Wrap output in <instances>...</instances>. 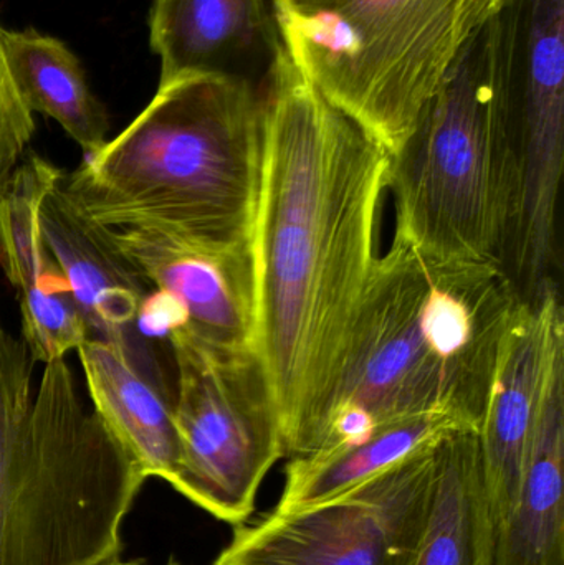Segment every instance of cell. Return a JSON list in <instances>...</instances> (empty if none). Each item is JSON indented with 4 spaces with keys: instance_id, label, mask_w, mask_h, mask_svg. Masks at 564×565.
I'll return each mask as SVG.
<instances>
[{
    "instance_id": "6da1fadb",
    "label": "cell",
    "mask_w": 564,
    "mask_h": 565,
    "mask_svg": "<svg viewBox=\"0 0 564 565\" xmlns=\"http://www.w3.org/2000/svg\"><path fill=\"white\" fill-rule=\"evenodd\" d=\"M255 352L285 457L313 447L377 260L391 156L278 45L262 76Z\"/></svg>"
},
{
    "instance_id": "7a4b0ae2",
    "label": "cell",
    "mask_w": 564,
    "mask_h": 565,
    "mask_svg": "<svg viewBox=\"0 0 564 565\" xmlns=\"http://www.w3.org/2000/svg\"><path fill=\"white\" fill-rule=\"evenodd\" d=\"M523 305L509 268L429 260L394 237L371 271L307 455L417 417H449L479 431Z\"/></svg>"
},
{
    "instance_id": "3957f363",
    "label": "cell",
    "mask_w": 564,
    "mask_h": 565,
    "mask_svg": "<svg viewBox=\"0 0 564 565\" xmlns=\"http://www.w3.org/2000/svg\"><path fill=\"white\" fill-rule=\"evenodd\" d=\"M262 151L254 79L181 76L158 85L116 138L63 174V185L113 231L156 232L204 250L252 247Z\"/></svg>"
},
{
    "instance_id": "277c9868",
    "label": "cell",
    "mask_w": 564,
    "mask_h": 565,
    "mask_svg": "<svg viewBox=\"0 0 564 565\" xmlns=\"http://www.w3.org/2000/svg\"><path fill=\"white\" fill-rule=\"evenodd\" d=\"M513 45L509 0L464 46L391 156L394 237L429 260L503 268L510 262L522 189Z\"/></svg>"
},
{
    "instance_id": "5b68a950",
    "label": "cell",
    "mask_w": 564,
    "mask_h": 565,
    "mask_svg": "<svg viewBox=\"0 0 564 565\" xmlns=\"http://www.w3.org/2000/svg\"><path fill=\"white\" fill-rule=\"evenodd\" d=\"M65 359L35 395L0 382V565H105L145 484Z\"/></svg>"
},
{
    "instance_id": "8992f818",
    "label": "cell",
    "mask_w": 564,
    "mask_h": 565,
    "mask_svg": "<svg viewBox=\"0 0 564 565\" xmlns=\"http://www.w3.org/2000/svg\"><path fill=\"white\" fill-rule=\"evenodd\" d=\"M301 75L394 156L473 35L509 0H270Z\"/></svg>"
},
{
    "instance_id": "52a82bcc",
    "label": "cell",
    "mask_w": 564,
    "mask_h": 565,
    "mask_svg": "<svg viewBox=\"0 0 564 565\" xmlns=\"http://www.w3.org/2000/svg\"><path fill=\"white\" fill-rule=\"evenodd\" d=\"M174 365L179 465L171 487L224 523L244 524L285 457L270 382L255 351L205 344L185 328L166 339Z\"/></svg>"
},
{
    "instance_id": "ba28073f",
    "label": "cell",
    "mask_w": 564,
    "mask_h": 565,
    "mask_svg": "<svg viewBox=\"0 0 564 565\" xmlns=\"http://www.w3.org/2000/svg\"><path fill=\"white\" fill-rule=\"evenodd\" d=\"M436 445L333 500L238 524L212 565H409L429 511Z\"/></svg>"
},
{
    "instance_id": "9c48e42d",
    "label": "cell",
    "mask_w": 564,
    "mask_h": 565,
    "mask_svg": "<svg viewBox=\"0 0 564 565\" xmlns=\"http://www.w3.org/2000/svg\"><path fill=\"white\" fill-rule=\"evenodd\" d=\"M513 93L519 125L520 214L512 265L540 282L556 262L564 161V0H513Z\"/></svg>"
},
{
    "instance_id": "30bf717a",
    "label": "cell",
    "mask_w": 564,
    "mask_h": 565,
    "mask_svg": "<svg viewBox=\"0 0 564 565\" xmlns=\"http://www.w3.org/2000/svg\"><path fill=\"white\" fill-rule=\"evenodd\" d=\"M63 174L40 204L43 244L68 281L89 339L116 345L132 367L174 401V382L155 344L139 332L138 315L149 282L113 238L111 228L93 222L63 185Z\"/></svg>"
},
{
    "instance_id": "8fae6325",
    "label": "cell",
    "mask_w": 564,
    "mask_h": 565,
    "mask_svg": "<svg viewBox=\"0 0 564 565\" xmlns=\"http://www.w3.org/2000/svg\"><path fill=\"white\" fill-rule=\"evenodd\" d=\"M564 354V311L555 280L525 299L497 369L479 430L493 541L509 520L550 372Z\"/></svg>"
},
{
    "instance_id": "7c38bea8",
    "label": "cell",
    "mask_w": 564,
    "mask_h": 565,
    "mask_svg": "<svg viewBox=\"0 0 564 565\" xmlns=\"http://www.w3.org/2000/svg\"><path fill=\"white\" fill-rule=\"evenodd\" d=\"M62 172L32 152L0 192V267L17 291L22 339L32 361L43 364L65 359L89 339L68 281L40 234V204Z\"/></svg>"
},
{
    "instance_id": "4fadbf2b",
    "label": "cell",
    "mask_w": 564,
    "mask_h": 565,
    "mask_svg": "<svg viewBox=\"0 0 564 565\" xmlns=\"http://www.w3.org/2000/svg\"><path fill=\"white\" fill-rule=\"evenodd\" d=\"M118 247L139 274L174 296L199 341L234 351H255L257 289L254 245L204 250L139 228L113 231Z\"/></svg>"
},
{
    "instance_id": "5bb4252c",
    "label": "cell",
    "mask_w": 564,
    "mask_h": 565,
    "mask_svg": "<svg viewBox=\"0 0 564 565\" xmlns=\"http://www.w3.org/2000/svg\"><path fill=\"white\" fill-rule=\"evenodd\" d=\"M149 45L159 85L188 75L247 76L280 45L270 0H152ZM252 79V78H251Z\"/></svg>"
},
{
    "instance_id": "9a60e30c",
    "label": "cell",
    "mask_w": 564,
    "mask_h": 565,
    "mask_svg": "<svg viewBox=\"0 0 564 565\" xmlns=\"http://www.w3.org/2000/svg\"><path fill=\"white\" fill-rule=\"evenodd\" d=\"M493 565H564V354L550 372L515 503L493 541Z\"/></svg>"
},
{
    "instance_id": "2e32d148",
    "label": "cell",
    "mask_w": 564,
    "mask_h": 565,
    "mask_svg": "<svg viewBox=\"0 0 564 565\" xmlns=\"http://www.w3.org/2000/svg\"><path fill=\"white\" fill-rule=\"evenodd\" d=\"M93 411L136 470L171 484L179 465L172 402L116 345L86 339L78 349Z\"/></svg>"
},
{
    "instance_id": "e0dca14e",
    "label": "cell",
    "mask_w": 564,
    "mask_h": 565,
    "mask_svg": "<svg viewBox=\"0 0 564 565\" xmlns=\"http://www.w3.org/2000/svg\"><path fill=\"white\" fill-rule=\"evenodd\" d=\"M409 565H493L479 431H450L437 441L429 511Z\"/></svg>"
},
{
    "instance_id": "ac0fdd59",
    "label": "cell",
    "mask_w": 564,
    "mask_h": 565,
    "mask_svg": "<svg viewBox=\"0 0 564 565\" xmlns=\"http://www.w3.org/2000/svg\"><path fill=\"white\" fill-rule=\"evenodd\" d=\"M2 43L30 111L55 119L86 156L98 152L108 141L109 116L89 88L78 56L62 40L35 29H3Z\"/></svg>"
},
{
    "instance_id": "d6986e66",
    "label": "cell",
    "mask_w": 564,
    "mask_h": 565,
    "mask_svg": "<svg viewBox=\"0 0 564 565\" xmlns=\"http://www.w3.org/2000/svg\"><path fill=\"white\" fill-rule=\"evenodd\" d=\"M456 430L469 428L449 417L409 418L338 450L288 458L287 480L275 511L290 513L341 497Z\"/></svg>"
},
{
    "instance_id": "ffe728a7",
    "label": "cell",
    "mask_w": 564,
    "mask_h": 565,
    "mask_svg": "<svg viewBox=\"0 0 564 565\" xmlns=\"http://www.w3.org/2000/svg\"><path fill=\"white\" fill-rule=\"evenodd\" d=\"M0 25V192L20 164L35 132V119L23 102L7 65Z\"/></svg>"
},
{
    "instance_id": "44dd1931",
    "label": "cell",
    "mask_w": 564,
    "mask_h": 565,
    "mask_svg": "<svg viewBox=\"0 0 564 565\" xmlns=\"http://www.w3.org/2000/svg\"><path fill=\"white\" fill-rule=\"evenodd\" d=\"M188 326L184 306L162 289L148 292L138 315V329L146 339L164 338L174 329Z\"/></svg>"
},
{
    "instance_id": "7402d4cb",
    "label": "cell",
    "mask_w": 564,
    "mask_h": 565,
    "mask_svg": "<svg viewBox=\"0 0 564 565\" xmlns=\"http://www.w3.org/2000/svg\"><path fill=\"white\" fill-rule=\"evenodd\" d=\"M105 565H148L145 563V561L139 559H123V557H118V559L111 561V563L105 564ZM166 565H184L182 563H179V561L175 559H169L168 564Z\"/></svg>"
}]
</instances>
